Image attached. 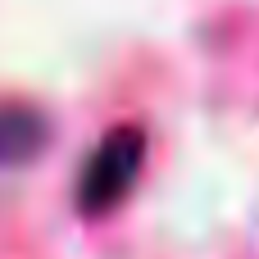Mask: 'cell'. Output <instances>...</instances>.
Returning <instances> with one entry per match:
<instances>
[{
    "label": "cell",
    "instance_id": "cell-1",
    "mask_svg": "<svg viewBox=\"0 0 259 259\" xmlns=\"http://www.w3.org/2000/svg\"><path fill=\"white\" fill-rule=\"evenodd\" d=\"M146 164V132L141 127H114L105 132V141L91 150V159L82 164L77 178V209L82 214H109L118 200H127V191L137 187V173Z\"/></svg>",
    "mask_w": 259,
    "mask_h": 259
},
{
    "label": "cell",
    "instance_id": "cell-2",
    "mask_svg": "<svg viewBox=\"0 0 259 259\" xmlns=\"http://www.w3.org/2000/svg\"><path fill=\"white\" fill-rule=\"evenodd\" d=\"M46 150V118L32 105L0 100V168L32 164Z\"/></svg>",
    "mask_w": 259,
    "mask_h": 259
}]
</instances>
